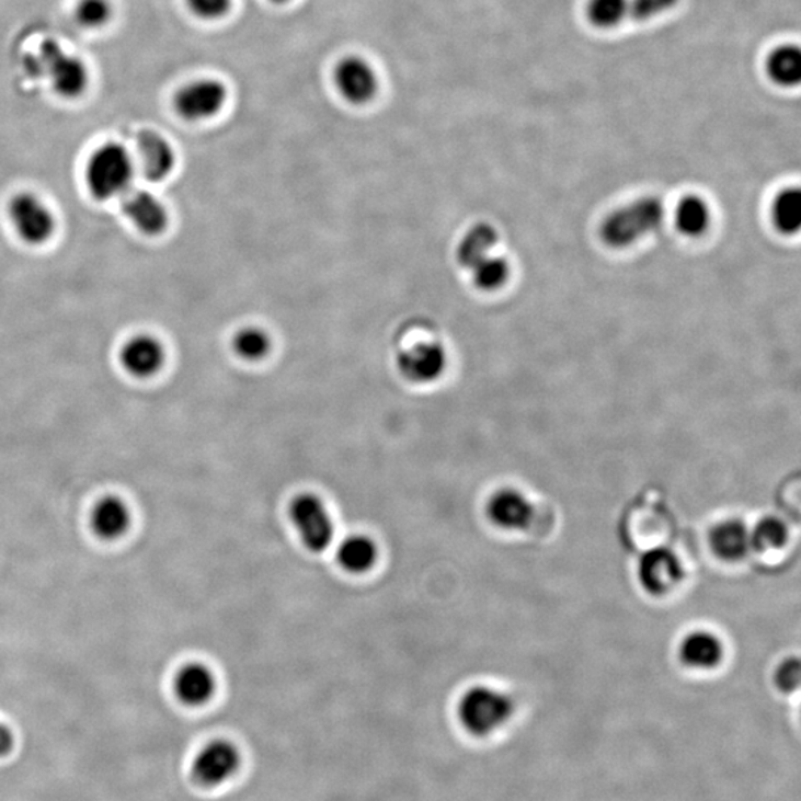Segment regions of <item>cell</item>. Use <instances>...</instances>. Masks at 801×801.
Wrapping results in <instances>:
<instances>
[{
    "mask_svg": "<svg viewBox=\"0 0 801 801\" xmlns=\"http://www.w3.org/2000/svg\"><path fill=\"white\" fill-rule=\"evenodd\" d=\"M514 714V702L503 691L490 686H473L462 695L457 717L472 736L488 737L501 731Z\"/></svg>",
    "mask_w": 801,
    "mask_h": 801,
    "instance_id": "obj_1",
    "label": "cell"
},
{
    "mask_svg": "<svg viewBox=\"0 0 801 801\" xmlns=\"http://www.w3.org/2000/svg\"><path fill=\"white\" fill-rule=\"evenodd\" d=\"M665 209L660 199L643 198L616 209L602 226L606 244L622 249L654 232L664 221Z\"/></svg>",
    "mask_w": 801,
    "mask_h": 801,
    "instance_id": "obj_2",
    "label": "cell"
},
{
    "mask_svg": "<svg viewBox=\"0 0 801 801\" xmlns=\"http://www.w3.org/2000/svg\"><path fill=\"white\" fill-rule=\"evenodd\" d=\"M133 175L131 155L116 142L96 149L88 161V187L99 199L121 198L131 188Z\"/></svg>",
    "mask_w": 801,
    "mask_h": 801,
    "instance_id": "obj_3",
    "label": "cell"
},
{
    "mask_svg": "<svg viewBox=\"0 0 801 801\" xmlns=\"http://www.w3.org/2000/svg\"><path fill=\"white\" fill-rule=\"evenodd\" d=\"M28 70L49 79L54 90L66 99H78L90 83L85 62L67 54L56 42L42 44L39 54L31 58Z\"/></svg>",
    "mask_w": 801,
    "mask_h": 801,
    "instance_id": "obj_4",
    "label": "cell"
},
{
    "mask_svg": "<svg viewBox=\"0 0 801 801\" xmlns=\"http://www.w3.org/2000/svg\"><path fill=\"white\" fill-rule=\"evenodd\" d=\"M289 519L309 551L324 552L334 540V522L329 507L313 493H300L289 503Z\"/></svg>",
    "mask_w": 801,
    "mask_h": 801,
    "instance_id": "obj_5",
    "label": "cell"
},
{
    "mask_svg": "<svg viewBox=\"0 0 801 801\" xmlns=\"http://www.w3.org/2000/svg\"><path fill=\"white\" fill-rule=\"evenodd\" d=\"M241 766V754L237 745L226 740H216L205 745L193 758L191 775L193 782L204 788L224 786L232 779Z\"/></svg>",
    "mask_w": 801,
    "mask_h": 801,
    "instance_id": "obj_6",
    "label": "cell"
},
{
    "mask_svg": "<svg viewBox=\"0 0 801 801\" xmlns=\"http://www.w3.org/2000/svg\"><path fill=\"white\" fill-rule=\"evenodd\" d=\"M10 216L16 232L32 245L44 244L56 230L52 209L32 193H20L11 201Z\"/></svg>",
    "mask_w": 801,
    "mask_h": 801,
    "instance_id": "obj_7",
    "label": "cell"
},
{
    "mask_svg": "<svg viewBox=\"0 0 801 801\" xmlns=\"http://www.w3.org/2000/svg\"><path fill=\"white\" fill-rule=\"evenodd\" d=\"M228 102V90L216 79H199L183 87L175 96V108L180 116L193 123L217 116Z\"/></svg>",
    "mask_w": 801,
    "mask_h": 801,
    "instance_id": "obj_8",
    "label": "cell"
},
{
    "mask_svg": "<svg viewBox=\"0 0 801 801\" xmlns=\"http://www.w3.org/2000/svg\"><path fill=\"white\" fill-rule=\"evenodd\" d=\"M334 83L340 95L356 106L370 103L379 91L376 70L361 57L343 58L335 67Z\"/></svg>",
    "mask_w": 801,
    "mask_h": 801,
    "instance_id": "obj_9",
    "label": "cell"
},
{
    "mask_svg": "<svg viewBox=\"0 0 801 801\" xmlns=\"http://www.w3.org/2000/svg\"><path fill=\"white\" fill-rule=\"evenodd\" d=\"M398 370L414 384H431L443 376L447 367V352L442 343L421 342L398 355Z\"/></svg>",
    "mask_w": 801,
    "mask_h": 801,
    "instance_id": "obj_10",
    "label": "cell"
},
{
    "mask_svg": "<svg viewBox=\"0 0 801 801\" xmlns=\"http://www.w3.org/2000/svg\"><path fill=\"white\" fill-rule=\"evenodd\" d=\"M682 576V564H679L677 556L670 549H652L641 557L639 579L649 593L664 594L666 591L673 590Z\"/></svg>",
    "mask_w": 801,
    "mask_h": 801,
    "instance_id": "obj_11",
    "label": "cell"
},
{
    "mask_svg": "<svg viewBox=\"0 0 801 801\" xmlns=\"http://www.w3.org/2000/svg\"><path fill=\"white\" fill-rule=\"evenodd\" d=\"M121 205L125 216L136 225V228L148 234H158L165 230L168 213L161 201L142 188H128L121 196Z\"/></svg>",
    "mask_w": 801,
    "mask_h": 801,
    "instance_id": "obj_12",
    "label": "cell"
},
{
    "mask_svg": "<svg viewBox=\"0 0 801 801\" xmlns=\"http://www.w3.org/2000/svg\"><path fill=\"white\" fill-rule=\"evenodd\" d=\"M489 518L505 530H523L531 522L533 506L517 490L494 493L488 505Z\"/></svg>",
    "mask_w": 801,
    "mask_h": 801,
    "instance_id": "obj_13",
    "label": "cell"
},
{
    "mask_svg": "<svg viewBox=\"0 0 801 801\" xmlns=\"http://www.w3.org/2000/svg\"><path fill=\"white\" fill-rule=\"evenodd\" d=\"M125 370L136 377L157 375L165 363V350L152 335H137L121 352Z\"/></svg>",
    "mask_w": 801,
    "mask_h": 801,
    "instance_id": "obj_14",
    "label": "cell"
},
{
    "mask_svg": "<svg viewBox=\"0 0 801 801\" xmlns=\"http://www.w3.org/2000/svg\"><path fill=\"white\" fill-rule=\"evenodd\" d=\"M175 694L188 707H201L216 694V677L203 664H187L179 671L174 682Z\"/></svg>",
    "mask_w": 801,
    "mask_h": 801,
    "instance_id": "obj_15",
    "label": "cell"
},
{
    "mask_svg": "<svg viewBox=\"0 0 801 801\" xmlns=\"http://www.w3.org/2000/svg\"><path fill=\"white\" fill-rule=\"evenodd\" d=\"M141 171L149 182H162L173 173L175 155L170 142L157 133L141 134L140 140Z\"/></svg>",
    "mask_w": 801,
    "mask_h": 801,
    "instance_id": "obj_16",
    "label": "cell"
},
{
    "mask_svg": "<svg viewBox=\"0 0 801 801\" xmlns=\"http://www.w3.org/2000/svg\"><path fill=\"white\" fill-rule=\"evenodd\" d=\"M679 656L691 668H714L723 657V644L711 632H691L679 645Z\"/></svg>",
    "mask_w": 801,
    "mask_h": 801,
    "instance_id": "obj_17",
    "label": "cell"
},
{
    "mask_svg": "<svg viewBox=\"0 0 801 801\" xmlns=\"http://www.w3.org/2000/svg\"><path fill=\"white\" fill-rule=\"evenodd\" d=\"M379 549L375 540L366 535H352L337 547V563L346 572L361 574L370 572L377 563Z\"/></svg>",
    "mask_w": 801,
    "mask_h": 801,
    "instance_id": "obj_18",
    "label": "cell"
},
{
    "mask_svg": "<svg viewBox=\"0 0 801 801\" xmlns=\"http://www.w3.org/2000/svg\"><path fill=\"white\" fill-rule=\"evenodd\" d=\"M711 545L717 556L723 560H741L751 549L749 530L735 519L721 523L712 530Z\"/></svg>",
    "mask_w": 801,
    "mask_h": 801,
    "instance_id": "obj_19",
    "label": "cell"
},
{
    "mask_svg": "<svg viewBox=\"0 0 801 801\" xmlns=\"http://www.w3.org/2000/svg\"><path fill=\"white\" fill-rule=\"evenodd\" d=\"M131 522L127 505L117 497H104L95 506L92 514V526L96 535L104 539H116L123 536Z\"/></svg>",
    "mask_w": 801,
    "mask_h": 801,
    "instance_id": "obj_20",
    "label": "cell"
},
{
    "mask_svg": "<svg viewBox=\"0 0 801 801\" xmlns=\"http://www.w3.org/2000/svg\"><path fill=\"white\" fill-rule=\"evenodd\" d=\"M497 239L499 234L492 225L480 224L473 226L465 234L462 242L459 244V249H457V260H459V263L464 267L471 271L481 260L492 255V251L497 244Z\"/></svg>",
    "mask_w": 801,
    "mask_h": 801,
    "instance_id": "obj_21",
    "label": "cell"
},
{
    "mask_svg": "<svg viewBox=\"0 0 801 801\" xmlns=\"http://www.w3.org/2000/svg\"><path fill=\"white\" fill-rule=\"evenodd\" d=\"M767 71L781 87H796L801 81V52L797 45H783L770 54Z\"/></svg>",
    "mask_w": 801,
    "mask_h": 801,
    "instance_id": "obj_22",
    "label": "cell"
},
{
    "mask_svg": "<svg viewBox=\"0 0 801 801\" xmlns=\"http://www.w3.org/2000/svg\"><path fill=\"white\" fill-rule=\"evenodd\" d=\"M711 213L706 201L698 196H687L679 201L677 209H675V225L679 232L687 237H698L706 232L710 226Z\"/></svg>",
    "mask_w": 801,
    "mask_h": 801,
    "instance_id": "obj_23",
    "label": "cell"
},
{
    "mask_svg": "<svg viewBox=\"0 0 801 801\" xmlns=\"http://www.w3.org/2000/svg\"><path fill=\"white\" fill-rule=\"evenodd\" d=\"M776 228L783 233H794L801 225V192L799 188H787L778 196L774 205Z\"/></svg>",
    "mask_w": 801,
    "mask_h": 801,
    "instance_id": "obj_24",
    "label": "cell"
},
{
    "mask_svg": "<svg viewBox=\"0 0 801 801\" xmlns=\"http://www.w3.org/2000/svg\"><path fill=\"white\" fill-rule=\"evenodd\" d=\"M471 271L477 287L485 289V291L501 288L510 278V263L506 259L499 258V255H489V258L481 260L477 266H473Z\"/></svg>",
    "mask_w": 801,
    "mask_h": 801,
    "instance_id": "obj_25",
    "label": "cell"
},
{
    "mask_svg": "<svg viewBox=\"0 0 801 801\" xmlns=\"http://www.w3.org/2000/svg\"><path fill=\"white\" fill-rule=\"evenodd\" d=\"M588 16L599 28L618 27L629 16V0H590Z\"/></svg>",
    "mask_w": 801,
    "mask_h": 801,
    "instance_id": "obj_26",
    "label": "cell"
},
{
    "mask_svg": "<svg viewBox=\"0 0 801 801\" xmlns=\"http://www.w3.org/2000/svg\"><path fill=\"white\" fill-rule=\"evenodd\" d=\"M749 535L751 548L758 552L781 548L788 538L786 524L774 517L762 519Z\"/></svg>",
    "mask_w": 801,
    "mask_h": 801,
    "instance_id": "obj_27",
    "label": "cell"
},
{
    "mask_svg": "<svg viewBox=\"0 0 801 801\" xmlns=\"http://www.w3.org/2000/svg\"><path fill=\"white\" fill-rule=\"evenodd\" d=\"M233 347L241 358L259 361L270 354L271 339L258 327H247L234 335Z\"/></svg>",
    "mask_w": 801,
    "mask_h": 801,
    "instance_id": "obj_28",
    "label": "cell"
},
{
    "mask_svg": "<svg viewBox=\"0 0 801 801\" xmlns=\"http://www.w3.org/2000/svg\"><path fill=\"white\" fill-rule=\"evenodd\" d=\"M113 10L108 0H81L77 8V20L82 27L95 31L106 26Z\"/></svg>",
    "mask_w": 801,
    "mask_h": 801,
    "instance_id": "obj_29",
    "label": "cell"
},
{
    "mask_svg": "<svg viewBox=\"0 0 801 801\" xmlns=\"http://www.w3.org/2000/svg\"><path fill=\"white\" fill-rule=\"evenodd\" d=\"M677 3L678 0H629V15L639 21H649L666 14Z\"/></svg>",
    "mask_w": 801,
    "mask_h": 801,
    "instance_id": "obj_30",
    "label": "cell"
},
{
    "mask_svg": "<svg viewBox=\"0 0 801 801\" xmlns=\"http://www.w3.org/2000/svg\"><path fill=\"white\" fill-rule=\"evenodd\" d=\"M187 5L199 19L216 21L229 14L232 0H187Z\"/></svg>",
    "mask_w": 801,
    "mask_h": 801,
    "instance_id": "obj_31",
    "label": "cell"
},
{
    "mask_svg": "<svg viewBox=\"0 0 801 801\" xmlns=\"http://www.w3.org/2000/svg\"><path fill=\"white\" fill-rule=\"evenodd\" d=\"M800 683V662L788 660L776 671V685L783 691L797 689Z\"/></svg>",
    "mask_w": 801,
    "mask_h": 801,
    "instance_id": "obj_32",
    "label": "cell"
},
{
    "mask_svg": "<svg viewBox=\"0 0 801 801\" xmlns=\"http://www.w3.org/2000/svg\"><path fill=\"white\" fill-rule=\"evenodd\" d=\"M15 737L14 733L8 725L0 723V758L10 756L12 749H14Z\"/></svg>",
    "mask_w": 801,
    "mask_h": 801,
    "instance_id": "obj_33",
    "label": "cell"
},
{
    "mask_svg": "<svg viewBox=\"0 0 801 801\" xmlns=\"http://www.w3.org/2000/svg\"><path fill=\"white\" fill-rule=\"evenodd\" d=\"M272 2H275V3H287V2H289V0H272Z\"/></svg>",
    "mask_w": 801,
    "mask_h": 801,
    "instance_id": "obj_34",
    "label": "cell"
}]
</instances>
